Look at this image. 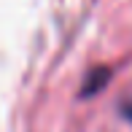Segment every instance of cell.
I'll list each match as a JSON object with an SVG mask.
<instances>
[{"mask_svg":"<svg viewBox=\"0 0 132 132\" xmlns=\"http://www.w3.org/2000/svg\"><path fill=\"white\" fill-rule=\"evenodd\" d=\"M124 113H127V116H129V119H132V97H129V100H127V103H124Z\"/></svg>","mask_w":132,"mask_h":132,"instance_id":"obj_1","label":"cell"}]
</instances>
